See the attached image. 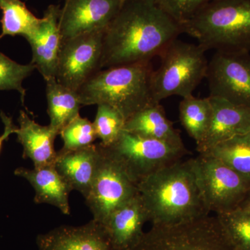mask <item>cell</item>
Instances as JSON below:
<instances>
[{
    "label": "cell",
    "instance_id": "cell-1",
    "mask_svg": "<svg viewBox=\"0 0 250 250\" xmlns=\"http://www.w3.org/2000/svg\"><path fill=\"white\" fill-rule=\"evenodd\" d=\"M182 33L155 0H125L104 33L101 70L151 62Z\"/></svg>",
    "mask_w": 250,
    "mask_h": 250
},
{
    "label": "cell",
    "instance_id": "cell-2",
    "mask_svg": "<svg viewBox=\"0 0 250 250\" xmlns=\"http://www.w3.org/2000/svg\"><path fill=\"white\" fill-rule=\"evenodd\" d=\"M137 187L152 225H178L209 215L190 159L158 170Z\"/></svg>",
    "mask_w": 250,
    "mask_h": 250
},
{
    "label": "cell",
    "instance_id": "cell-3",
    "mask_svg": "<svg viewBox=\"0 0 250 250\" xmlns=\"http://www.w3.org/2000/svg\"><path fill=\"white\" fill-rule=\"evenodd\" d=\"M151 62L103 69L77 90L82 106L106 104L129 119L153 103L150 78Z\"/></svg>",
    "mask_w": 250,
    "mask_h": 250
},
{
    "label": "cell",
    "instance_id": "cell-4",
    "mask_svg": "<svg viewBox=\"0 0 250 250\" xmlns=\"http://www.w3.org/2000/svg\"><path fill=\"white\" fill-rule=\"evenodd\" d=\"M182 29L206 51L250 52V0H212Z\"/></svg>",
    "mask_w": 250,
    "mask_h": 250
},
{
    "label": "cell",
    "instance_id": "cell-5",
    "mask_svg": "<svg viewBox=\"0 0 250 250\" xmlns=\"http://www.w3.org/2000/svg\"><path fill=\"white\" fill-rule=\"evenodd\" d=\"M201 45L189 43L178 39L172 41L159 56L161 63L153 70L150 78L153 103L174 95L185 98L207 76L208 62Z\"/></svg>",
    "mask_w": 250,
    "mask_h": 250
},
{
    "label": "cell",
    "instance_id": "cell-6",
    "mask_svg": "<svg viewBox=\"0 0 250 250\" xmlns=\"http://www.w3.org/2000/svg\"><path fill=\"white\" fill-rule=\"evenodd\" d=\"M99 144L136 185L158 170L182 160L189 153L185 146H175L125 130L109 146Z\"/></svg>",
    "mask_w": 250,
    "mask_h": 250
},
{
    "label": "cell",
    "instance_id": "cell-7",
    "mask_svg": "<svg viewBox=\"0 0 250 250\" xmlns=\"http://www.w3.org/2000/svg\"><path fill=\"white\" fill-rule=\"evenodd\" d=\"M131 250H235L216 215L168 225H152Z\"/></svg>",
    "mask_w": 250,
    "mask_h": 250
},
{
    "label": "cell",
    "instance_id": "cell-8",
    "mask_svg": "<svg viewBox=\"0 0 250 250\" xmlns=\"http://www.w3.org/2000/svg\"><path fill=\"white\" fill-rule=\"evenodd\" d=\"M190 162L210 213L220 214L238 208L250 190V177L208 154H199Z\"/></svg>",
    "mask_w": 250,
    "mask_h": 250
},
{
    "label": "cell",
    "instance_id": "cell-9",
    "mask_svg": "<svg viewBox=\"0 0 250 250\" xmlns=\"http://www.w3.org/2000/svg\"><path fill=\"white\" fill-rule=\"evenodd\" d=\"M104 31H97L62 41L56 80L77 91L101 70Z\"/></svg>",
    "mask_w": 250,
    "mask_h": 250
},
{
    "label": "cell",
    "instance_id": "cell-10",
    "mask_svg": "<svg viewBox=\"0 0 250 250\" xmlns=\"http://www.w3.org/2000/svg\"><path fill=\"white\" fill-rule=\"evenodd\" d=\"M206 78L209 96L250 108V52L216 51Z\"/></svg>",
    "mask_w": 250,
    "mask_h": 250
},
{
    "label": "cell",
    "instance_id": "cell-11",
    "mask_svg": "<svg viewBox=\"0 0 250 250\" xmlns=\"http://www.w3.org/2000/svg\"><path fill=\"white\" fill-rule=\"evenodd\" d=\"M100 147L101 158L98 171L85 200L93 220L102 223L113 210L139 192L137 185Z\"/></svg>",
    "mask_w": 250,
    "mask_h": 250
},
{
    "label": "cell",
    "instance_id": "cell-12",
    "mask_svg": "<svg viewBox=\"0 0 250 250\" xmlns=\"http://www.w3.org/2000/svg\"><path fill=\"white\" fill-rule=\"evenodd\" d=\"M125 0H65L59 28L62 41L97 31H105Z\"/></svg>",
    "mask_w": 250,
    "mask_h": 250
},
{
    "label": "cell",
    "instance_id": "cell-13",
    "mask_svg": "<svg viewBox=\"0 0 250 250\" xmlns=\"http://www.w3.org/2000/svg\"><path fill=\"white\" fill-rule=\"evenodd\" d=\"M60 11L58 5H49L36 29L24 38L31 46V62L45 81L56 78L57 75L62 45L59 28Z\"/></svg>",
    "mask_w": 250,
    "mask_h": 250
},
{
    "label": "cell",
    "instance_id": "cell-14",
    "mask_svg": "<svg viewBox=\"0 0 250 250\" xmlns=\"http://www.w3.org/2000/svg\"><path fill=\"white\" fill-rule=\"evenodd\" d=\"M148 221L139 192L100 224L113 250H131L142 238L143 227Z\"/></svg>",
    "mask_w": 250,
    "mask_h": 250
},
{
    "label": "cell",
    "instance_id": "cell-15",
    "mask_svg": "<svg viewBox=\"0 0 250 250\" xmlns=\"http://www.w3.org/2000/svg\"><path fill=\"white\" fill-rule=\"evenodd\" d=\"M208 97L213 106V116L205 136L196 144L199 154L208 152L227 140L250 132V108L217 97Z\"/></svg>",
    "mask_w": 250,
    "mask_h": 250
},
{
    "label": "cell",
    "instance_id": "cell-16",
    "mask_svg": "<svg viewBox=\"0 0 250 250\" xmlns=\"http://www.w3.org/2000/svg\"><path fill=\"white\" fill-rule=\"evenodd\" d=\"M38 250H113L101 224L93 220L81 226L62 225L39 234Z\"/></svg>",
    "mask_w": 250,
    "mask_h": 250
},
{
    "label": "cell",
    "instance_id": "cell-17",
    "mask_svg": "<svg viewBox=\"0 0 250 250\" xmlns=\"http://www.w3.org/2000/svg\"><path fill=\"white\" fill-rule=\"evenodd\" d=\"M100 158L98 143L68 152L58 151L54 166L72 190L80 192L85 198L96 175Z\"/></svg>",
    "mask_w": 250,
    "mask_h": 250
},
{
    "label": "cell",
    "instance_id": "cell-18",
    "mask_svg": "<svg viewBox=\"0 0 250 250\" xmlns=\"http://www.w3.org/2000/svg\"><path fill=\"white\" fill-rule=\"evenodd\" d=\"M17 131L18 142L23 147L22 157L29 159L34 164V167L54 165L57 152L54 149L56 138L59 131L50 125L42 126L24 111H20Z\"/></svg>",
    "mask_w": 250,
    "mask_h": 250
},
{
    "label": "cell",
    "instance_id": "cell-19",
    "mask_svg": "<svg viewBox=\"0 0 250 250\" xmlns=\"http://www.w3.org/2000/svg\"><path fill=\"white\" fill-rule=\"evenodd\" d=\"M14 174L26 179L34 188L35 203L48 204L57 207L63 214H70L69 195L72 190L55 166L33 169L18 167Z\"/></svg>",
    "mask_w": 250,
    "mask_h": 250
},
{
    "label": "cell",
    "instance_id": "cell-20",
    "mask_svg": "<svg viewBox=\"0 0 250 250\" xmlns=\"http://www.w3.org/2000/svg\"><path fill=\"white\" fill-rule=\"evenodd\" d=\"M125 131L145 137L184 146L180 131L166 116L161 103L152 104L138 111L125 123Z\"/></svg>",
    "mask_w": 250,
    "mask_h": 250
},
{
    "label": "cell",
    "instance_id": "cell-21",
    "mask_svg": "<svg viewBox=\"0 0 250 250\" xmlns=\"http://www.w3.org/2000/svg\"><path fill=\"white\" fill-rule=\"evenodd\" d=\"M45 82L49 125L60 132L65 125L80 115L82 105L77 92L61 84L56 78Z\"/></svg>",
    "mask_w": 250,
    "mask_h": 250
},
{
    "label": "cell",
    "instance_id": "cell-22",
    "mask_svg": "<svg viewBox=\"0 0 250 250\" xmlns=\"http://www.w3.org/2000/svg\"><path fill=\"white\" fill-rule=\"evenodd\" d=\"M179 120L187 134L200 142L209 127L213 106L209 97L199 98L192 95L183 98L179 105Z\"/></svg>",
    "mask_w": 250,
    "mask_h": 250
},
{
    "label": "cell",
    "instance_id": "cell-23",
    "mask_svg": "<svg viewBox=\"0 0 250 250\" xmlns=\"http://www.w3.org/2000/svg\"><path fill=\"white\" fill-rule=\"evenodd\" d=\"M2 18L0 20V39L6 36H22L25 38L37 27L41 18L29 11L21 0H0Z\"/></svg>",
    "mask_w": 250,
    "mask_h": 250
},
{
    "label": "cell",
    "instance_id": "cell-24",
    "mask_svg": "<svg viewBox=\"0 0 250 250\" xmlns=\"http://www.w3.org/2000/svg\"><path fill=\"white\" fill-rule=\"evenodd\" d=\"M203 154L217 158L233 170L250 178V132L219 143Z\"/></svg>",
    "mask_w": 250,
    "mask_h": 250
},
{
    "label": "cell",
    "instance_id": "cell-25",
    "mask_svg": "<svg viewBox=\"0 0 250 250\" xmlns=\"http://www.w3.org/2000/svg\"><path fill=\"white\" fill-rule=\"evenodd\" d=\"M235 250H250V213L241 209L215 215Z\"/></svg>",
    "mask_w": 250,
    "mask_h": 250
},
{
    "label": "cell",
    "instance_id": "cell-26",
    "mask_svg": "<svg viewBox=\"0 0 250 250\" xmlns=\"http://www.w3.org/2000/svg\"><path fill=\"white\" fill-rule=\"evenodd\" d=\"M126 120L118 110L106 104L98 105L94 127L100 144L108 146L116 141L124 131Z\"/></svg>",
    "mask_w": 250,
    "mask_h": 250
},
{
    "label": "cell",
    "instance_id": "cell-27",
    "mask_svg": "<svg viewBox=\"0 0 250 250\" xmlns=\"http://www.w3.org/2000/svg\"><path fill=\"white\" fill-rule=\"evenodd\" d=\"M59 135L62 136L63 146L61 152H68L94 144L98 139L93 123L88 118L77 116L65 125Z\"/></svg>",
    "mask_w": 250,
    "mask_h": 250
},
{
    "label": "cell",
    "instance_id": "cell-28",
    "mask_svg": "<svg viewBox=\"0 0 250 250\" xmlns=\"http://www.w3.org/2000/svg\"><path fill=\"white\" fill-rule=\"evenodd\" d=\"M35 70V65L31 62L22 65L0 52V90H16L24 106L26 90L22 86L23 81Z\"/></svg>",
    "mask_w": 250,
    "mask_h": 250
},
{
    "label": "cell",
    "instance_id": "cell-29",
    "mask_svg": "<svg viewBox=\"0 0 250 250\" xmlns=\"http://www.w3.org/2000/svg\"><path fill=\"white\" fill-rule=\"evenodd\" d=\"M210 1L212 0H155L159 7L181 27Z\"/></svg>",
    "mask_w": 250,
    "mask_h": 250
},
{
    "label": "cell",
    "instance_id": "cell-30",
    "mask_svg": "<svg viewBox=\"0 0 250 250\" xmlns=\"http://www.w3.org/2000/svg\"><path fill=\"white\" fill-rule=\"evenodd\" d=\"M0 117H1V121L4 125V132L0 136V152H1L3 143L9 139L11 134H16L18 126L14 124L12 118L8 116L4 112H0Z\"/></svg>",
    "mask_w": 250,
    "mask_h": 250
},
{
    "label": "cell",
    "instance_id": "cell-31",
    "mask_svg": "<svg viewBox=\"0 0 250 250\" xmlns=\"http://www.w3.org/2000/svg\"><path fill=\"white\" fill-rule=\"evenodd\" d=\"M238 208L246 210V211L250 212V190L247 194L246 197H245L243 201L241 202Z\"/></svg>",
    "mask_w": 250,
    "mask_h": 250
}]
</instances>
